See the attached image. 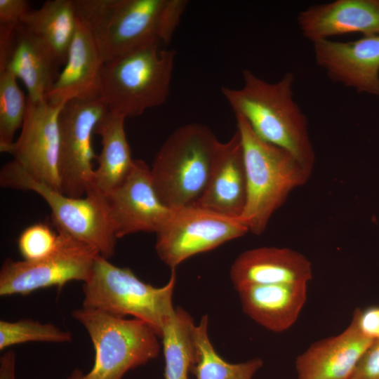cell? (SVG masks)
<instances>
[{
	"instance_id": "4316f807",
	"label": "cell",
	"mask_w": 379,
	"mask_h": 379,
	"mask_svg": "<svg viewBox=\"0 0 379 379\" xmlns=\"http://www.w3.org/2000/svg\"><path fill=\"white\" fill-rule=\"evenodd\" d=\"M72 335L50 323L29 319L0 321V350L29 342L71 343Z\"/></svg>"
},
{
	"instance_id": "d6986e66",
	"label": "cell",
	"mask_w": 379,
	"mask_h": 379,
	"mask_svg": "<svg viewBox=\"0 0 379 379\" xmlns=\"http://www.w3.org/2000/svg\"><path fill=\"white\" fill-rule=\"evenodd\" d=\"M373 341L352 319L343 332L313 343L297 357L298 379H350Z\"/></svg>"
},
{
	"instance_id": "1f68e13d",
	"label": "cell",
	"mask_w": 379,
	"mask_h": 379,
	"mask_svg": "<svg viewBox=\"0 0 379 379\" xmlns=\"http://www.w3.org/2000/svg\"><path fill=\"white\" fill-rule=\"evenodd\" d=\"M15 352L8 350L0 358V379H15Z\"/></svg>"
},
{
	"instance_id": "8992f818",
	"label": "cell",
	"mask_w": 379,
	"mask_h": 379,
	"mask_svg": "<svg viewBox=\"0 0 379 379\" xmlns=\"http://www.w3.org/2000/svg\"><path fill=\"white\" fill-rule=\"evenodd\" d=\"M148 46L103 66L100 99L109 111L126 118L159 107L168 99L176 52Z\"/></svg>"
},
{
	"instance_id": "4dcf8cb0",
	"label": "cell",
	"mask_w": 379,
	"mask_h": 379,
	"mask_svg": "<svg viewBox=\"0 0 379 379\" xmlns=\"http://www.w3.org/2000/svg\"><path fill=\"white\" fill-rule=\"evenodd\" d=\"M29 11L27 1L0 0V25L18 26Z\"/></svg>"
},
{
	"instance_id": "f1b7e54d",
	"label": "cell",
	"mask_w": 379,
	"mask_h": 379,
	"mask_svg": "<svg viewBox=\"0 0 379 379\" xmlns=\"http://www.w3.org/2000/svg\"><path fill=\"white\" fill-rule=\"evenodd\" d=\"M350 379H379V340L368 347Z\"/></svg>"
},
{
	"instance_id": "83f0119b",
	"label": "cell",
	"mask_w": 379,
	"mask_h": 379,
	"mask_svg": "<svg viewBox=\"0 0 379 379\" xmlns=\"http://www.w3.org/2000/svg\"><path fill=\"white\" fill-rule=\"evenodd\" d=\"M60 235L44 223L25 228L18 240L20 253L27 261H35L51 255L56 248Z\"/></svg>"
},
{
	"instance_id": "ac0fdd59",
	"label": "cell",
	"mask_w": 379,
	"mask_h": 379,
	"mask_svg": "<svg viewBox=\"0 0 379 379\" xmlns=\"http://www.w3.org/2000/svg\"><path fill=\"white\" fill-rule=\"evenodd\" d=\"M230 275L237 291L251 285L308 284L312 269L310 261L295 250L265 246L241 253L233 262Z\"/></svg>"
},
{
	"instance_id": "603a6c76",
	"label": "cell",
	"mask_w": 379,
	"mask_h": 379,
	"mask_svg": "<svg viewBox=\"0 0 379 379\" xmlns=\"http://www.w3.org/2000/svg\"><path fill=\"white\" fill-rule=\"evenodd\" d=\"M20 24L41 42L57 67L65 64L77 24L74 0L46 1L27 13Z\"/></svg>"
},
{
	"instance_id": "5b68a950",
	"label": "cell",
	"mask_w": 379,
	"mask_h": 379,
	"mask_svg": "<svg viewBox=\"0 0 379 379\" xmlns=\"http://www.w3.org/2000/svg\"><path fill=\"white\" fill-rule=\"evenodd\" d=\"M175 270L161 287L141 281L127 267L114 265L99 255L84 282L82 306L125 317L132 316L151 326L161 338L162 330L175 312L173 295Z\"/></svg>"
},
{
	"instance_id": "ba28073f",
	"label": "cell",
	"mask_w": 379,
	"mask_h": 379,
	"mask_svg": "<svg viewBox=\"0 0 379 379\" xmlns=\"http://www.w3.org/2000/svg\"><path fill=\"white\" fill-rule=\"evenodd\" d=\"M0 185L36 192L49 206L53 222L59 233L94 247L107 259L114 255L117 238L105 197L93 187L85 197H68L34 179L14 159L1 168Z\"/></svg>"
},
{
	"instance_id": "7c38bea8",
	"label": "cell",
	"mask_w": 379,
	"mask_h": 379,
	"mask_svg": "<svg viewBox=\"0 0 379 379\" xmlns=\"http://www.w3.org/2000/svg\"><path fill=\"white\" fill-rule=\"evenodd\" d=\"M104 197L117 239L141 232L157 233L173 212L160 200L150 167L139 159H134L123 182Z\"/></svg>"
},
{
	"instance_id": "4fadbf2b",
	"label": "cell",
	"mask_w": 379,
	"mask_h": 379,
	"mask_svg": "<svg viewBox=\"0 0 379 379\" xmlns=\"http://www.w3.org/2000/svg\"><path fill=\"white\" fill-rule=\"evenodd\" d=\"M63 105L27 98L20 135L9 153L31 177L60 192L58 118Z\"/></svg>"
},
{
	"instance_id": "d6a6232c",
	"label": "cell",
	"mask_w": 379,
	"mask_h": 379,
	"mask_svg": "<svg viewBox=\"0 0 379 379\" xmlns=\"http://www.w3.org/2000/svg\"><path fill=\"white\" fill-rule=\"evenodd\" d=\"M84 375L81 370L76 369L72 373L68 379H85Z\"/></svg>"
},
{
	"instance_id": "cb8c5ba5",
	"label": "cell",
	"mask_w": 379,
	"mask_h": 379,
	"mask_svg": "<svg viewBox=\"0 0 379 379\" xmlns=\"http://www.w3.org/2000/svg\"><path fill=\"white\" fill-rule=\"evenodd\" d=\"M195 328L192 317L183 309L175 308L161 335L165 379H189V372L198 361Z\"/></svg>"
},
{
	"instance_id": "2e32d148",
	"label": "cell",
	"mask_w": 379,
	"mask_h": 379,
	"mask_svg": "<svg viewBox=\"0 0 379 379\" xmlns=\"http://www.w3.org/2000/svg\"><path fill=\"white\" fill-rule=\"evenodd\" d=\"M247 184L239 132L225 142H218L205 190L196 206L240 218L246 202Z\"/></svg>"
},
{
	"instance_id": "7402d4cb",
	"label": "cell",
	"mask_w": 379,
	"mask_h": 379,
	"mask_svg": "<svg viewBox=\"0 0 379 379\" xmlns=\"http://www.w3.org/2000/svg\"><path fill=\"white\" fill-rule=\"evenodd\" d=\"M57 67L41 42L21 24L18 25L11 55L4 69L22 81L29 100L38 102L46 98L58 78Z\"/></svg>"
},
{
	"instance_id": "9a60e30c",
	"label": "cell",
	"mask_w": 379,
	"mask_h": 379,
	"mask_svg": "<svg viewBox=\"0 0 379 379\" xmlns=\"http://www.w3.org/2000/svg\"><path fill=\"white\" fill-rule=\"evenodd\" d=\"M104 65L89 27L77 17L76 32L65 67L45 99L53 106L63 105L73 100L100 99Z\"/></svg>"
},
{
	"instance_id": "3957f363",
	"label": "cell",
	"mask_w": 379,
	"mask_h": 379,
	"mask_svg": "<svg viewBox=\"0 0 379 379\" xmlns=\"http://www.w3.org/2000/svg\"><path fill=\"white\" fill-rule=\"evenodd\" d=\"M246 174V202L240 220L260 235L289 194L304 185L312 171L288 151L260 140L246 121L235 116Z\"/></svg>"
},
{
	"instance_id": "9c48e42d",
	"label": "cell",
	"mask_w": 379,
	"mask_h": 379,
	"mask_svg": "<svg viewBox=\"0 0 379 379\" xmlns=\"http://www.w3.org/2000/svg\"><path fill=\"white\" fill-rule=\"evenodd\" d=\"M249 231L240 218L194 205L173 210L156 233L155 250L171 270L199 253L216 248Z\"/></svg>"
},
{
	"instance_id": "e0dca14e",
	"label": "cell",
	"mask_w": 379,
	"mask_h": 379,
	"mask_svg": "<svg viewBox=\"0 0 379 379\" xmlns=\"http://www.w3.org/2000/svg\"><path fill=\"white\" fill-rule=\"evenodd\" d=\"M298 25L313 44L331 37L360 33L379 34V0H335L299 13Z\"/></svg>"
},
{
	"instance_id": "8fae6325",
	"label": "cell",
	"mask_w": 379,
	"mask_h": 379,
	"mask_svg": "<svg viewBox=\"0 0 379 379\" xmlns=\"http://www.w3.org/2000/svg\"><path fill=\"white\" fill-rule=\"evenodd\" d=\"M55 250L35 261L7 258L0 270V295H27L51 286L58 289L71 281H86L96 258L94 247L59 233Z\"/></svg>"
},
{
	"instance_id": "ffe728a7",
	"label": "cell",
	"mask_w": 379,
	"mask_h": 379,
	"mask_svg": "<svg viewBox=\"0 0 379 379\" xmlns=\"http://www.w3.org/2000/svg\"><path fill=\"white\" fill-rule=\"evenodd\" d=\"M308 284L251 285L237 291L244 313L273 332L290 328L307 300Z\"/></svg>"
},
{
	"instance_id": "44dd1931",
	"label": "cell",
	"mask_w": 379,
	"mask_h": 379,
	"mask_svg": "<svg viewBox=\"0 0 379 379\" xmlns=\"http://www.w3.org/2000/svg\"><path fill=\"white\" fill-rule=\"evenodd\" d=\"M126 117L109 109L95 126L94 133L101 138L102 149L97 157L93 187L105 195L121 185L134 162L125 129Z\"/></svg>"
},
{
	"instance_id": "7a4b0ae2",
	"label": "cell",
	"mask_w": 379,
	"mask_h": 379,
	"mask_svg": "<svg viewBox=\"0 0 379 379\" xmlns=\"http://www.w3.org/2000/svg\"><path fill=\"white\" fill-rule=\"evenodd\" d=\"M242 76L240 88L221 90L235 116L243 117L260 140L288 151L313 171L316 156L307 117L294 100L293 74L287 72L274 83L249 69H244Z\"/></svg>"
},
{
	"instance_id": "30bf717a",
	"label": "cell",
	"mask_w": 379,
	"mask_h": 379,
	"mask_svg": "<svg viewBox=\"0 0 379 379\" xmlns=\"http://www.w3.org/2000/svg\"><path fill=\"white\" fill-rule=\"evenodd\" d=\"M108 110L100 100H73L66 102L59 114L58 174L60 192L82 198L93 187L95 128Z\"/></svg>"
},
{
	"instance_id": "277c9868",
	"label": "cell",
	"mask_w": 379,
	"mask_h": 379,
	"mask_svg": "<svg viewBox=\"0 0 379 379\" xmlns=\"http://www.w3.org/2000/svg\"><path fill=\"white\" fill-rule=\"evenodd\" d=\"M218 140L206 126L176 128L156 154L150 167L156 192L171 210L194 206L207 184Z\"/></svg>"
},
{
	"instance_id": "d4e9b609",
	"label": "cell",
	"mask_w": 379,
	"mask_h": 379,
	"mask_svg": "<svg viewBox=\"0 0 379 379\" xmlns=\"http://www.w3.org/2000/svg\"><path fill=\"white\" fill-rule=\"evenodd\" d=\"M208 315H204L195 328L198 361L192 373L196 379H252L262 366V360L253 359L243 363L226 361L215 350L208 332Z\"/></svg>"
},
{
	"instance_id": "484cf974",
	"label": "cell",
	"mask_w": 379,
	"mask_h": 379,
	"mask_svg": "<svg viewBox=\"0 0 379 379\" xmlns=\"http://www.w3.org/2000/svg\"><path fill=\"white\" fill-rule=\"evenodd\" d=\"M17 77L0 69V151L10 153L16 131L22 128L27 98L19 88Z\"/></svg>"
},
{
	"instance_id": "5bb4252c",
	"label": "cell",
	"mask_w": 379,
	"mask_h": 379,
	"mask_svg": "<svg viewBox=\"0 0 379 379\" xmlns=\"http://www.w3.org/2000/svg\"><path fill=\"white\" fill-rule=\"evenodd\" d=\"M317 65L332 81L379 98V34L314 43Z\"/></svg>"
},
{
	"instance_id": "6da1fadb",
	"label": "cell",
	"mask_w": 379,
	"mask_h": 379,
	"mask_svg": "<svg viewBox=\"0 0 379 379\" xmlns=\"http://www.w3.org/2000/svg\"><path fill=\"white\" fill-rule=\"evenodd\" d=\"M188 4L185 0H74L105 62L168 44Z\"/></svg>"
},
{
	"instance_id": "52a82bcc",
	"label": "cell",
	"mask_w": 379,
	"mask_h": 379,
	"mask_svg": "<svg viewBox=\"0 0 379 379\" xmlns=\"http://www.w3.org/2000/svg\"><path fill=\"white\" fill-rule=\"evenodd\" d=\"M72 316L85 328L95 350L94 364L85 379H121L159 354L160 338L144 321L83 306Z\"/></svg>"
},
{
	"instance_id": "f546056e",
	"label": "cell",
	"mask_w": 379,
	"mask_h": 379,
	"mask_svg": "<svg viewBox=\"0 0 379 379\" xmlns=\"http://www.w3.org/2000/svg\"><path fill=\"white\" fill-rule=\"evenodd\" d=\"M352 319L365 335L373 340H379V306L357 309Z\"/></svg>"
}]
</instances>
